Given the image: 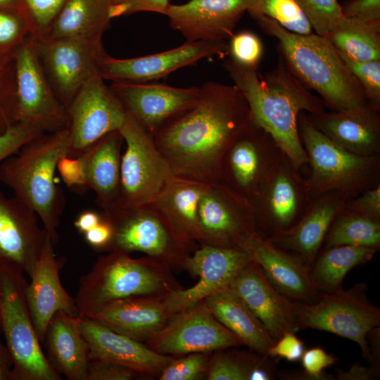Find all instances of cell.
I'll return each instance as SVG.
<instances>
[{
    "label": "cell",
    "instance_id": "37",
    "mask_svg": "<svg viewBox=\"0 0 380 380\" xmlns=\"http://www.w3.org/2000/svg\"><path fill=\"white\" fill-rule=\"evenodd\" d=\"M324 240L325 248L351 245L379 249L380 221L343 210L334 220Z\"/></svg>",
    "mask_w": 380,
    "mask_h": 380
},
{
    "label": "cell",
    "instance_id": "1",
    "mask_svg": "<svg viewBox=\"0 0 380 380\" xmlns=\"http://www.w3.org/2000/svg\"><path fill=\"white\" fill-rule=\"evenodd\" d=\"M251 121L247 102L234 85L207 82L196 102L153 137L175 175L213 184L220 181L224 157Z\"/></svg>",
    "mask_w": 380,
    "mask_h": 380
},
{
    "label": "cell",
    "instance_id": "8",
    "mask_svg": "<svg viewBox=\"0 0 380 380\" xmlns=\"http://www.w3.org/2000/svg\"><path fill=\"white\" fill-rule=\"evenodd\" d=\"M367 291V285L359 283L347 290L319 292L312 303L294 301L300 329L324 331L351 340L370 360L367 337L380 325V309L369 302Z\"/></svg>",
    "mask_w": 380,
    "mask_h": 380
},
{
    "label": "cell",
    "instance_id": "16",
    "mask_svg": "<svg viewBox=\"0 0 380 380\" xmlns=\"http://www.w3.org/2000/svg\"><path fill=\"white\" fill-rule=\"evenodd\" d=\"M227 54L225 41L205 40L186 41L170 50L130 58H115L106 53L100 61L99 73L112 82H153L203 58Z\"/></svg>",
    "mask_w": 380,
    "mask_h": 380
},
{
    "label": "cell",
    "instance_id": "46",
    "mask_svg": "<svg viewBox=\"0 0 380 380\" xmlns=\"http://www.w3.org/2000/svg\"><path fill=\"white\" fill-rule=\"evenodd\" d=\"M42 134L44 133L37 129L21 122H15L0 133V165L25 144Z\"/></svg>",
    "mask_w": 380,
    "mask_h": 380
},
{
    "label": "cell",
    "instance_id": "27",
    "mask_svg": "<svg viewBox=\"0 0 380 380\" xmlns=\"http://www.w3.org/2000/svg\"><path fill=\"white\" fill-rule=\"evenodd\" d=\"M297 224L274 232L267 239L291 251L312 265L335 217L344 210L346 198L336 193L323 194Z\"/></svg>",
    "mask_w": 380,
    "mask_h": 380
},
{
    "label": "cell",
    "instance_id": "58",
    "mask_svg": "<svg viewBox=\"0 0 380 380\" xmlns=\"http://www.w3.org/2000/svg\"><path fill=\"white\" fill-rule=\"evenodd\" d=\"M0 8L17 11L27 17L22 0H0Z\"/></svg>",
    "mask_w": 380,
    "mask_h": 380
},
{
    "label": "cell",
    "instance_id": "29",
    "mask_svg": "<svg viewBox=\"0 0 380 380\" xmlns=\"http://www.w3.org/2000/svg\"><path fill=\"white\" fill-rule=\"evenodd\" d=\"M43 343L53 367L69 380H84L89 350L80 329V317L58 311L47 327Z\"/></svg>",
    "mask_w": 380,
    "mask_h": 380
},
{
    "label": "cell",
    "instance_id": "17",
    "mask_svg": "<svg viewBox=\"0 0 380 380\" xmlns=\"http://www.w3.org/2000/svg\"><path fill=\"white\" fill-rule=\"evenodd\" d=\"M198 217L204 244L239 247L248 236L260 232L250 202L220 181L210 184L203 193Z\"/></svg>",
    "mask_w": 380,
    "mask_h": 380
},
{
    "label": "cell",
    "instance_id": "56",
    "mask_svg": "<svg viewBox=\"0 0 380 380\" xmlns=\"http://www.w3.org/2000/svg\"><path fill=\"white\" fill-rule=\"evenodd\" d=\"M103 218L98 213L92 210H84L81 212L75 220L74 226L82 234L97 225Z\"/></svg>",
    "mask_w": 380,
    "mask_h": 380
},
{
    "label": "cell",
    "instance_id": "48",
    "mask_svg": "<svg viewBox=\"0 0 380 380\" xmlns=\"http://www.w3.org/2000/svg\"><path fill=\"white\" fill-rule=\"evenodd\" d=\"M300 361L303 371L310 380L334 379L333 376L325 374L324 370L334 365L336 362V358L322 348L313 347L305 350Z\"/></svg>",
    "mask_w": 380,
    "mask_h": 380
},
{
    "label": "cell",
    "instance_id": "2",
    "mask_svg": "<svg viewBox=\"0 0 380 380\" xmlns=\"http://www.w3.org/2000/svg\"><path fill=\"white\" fill-rule=\"evenodd\" d=\"M223 66L246 99L252 121L266 132L295 170L309 163L298 134L300 113L316 115L323 102L289 70L281 58L264 77L258 68H246L228 58Z\"/></svg>",
    "mask_w": 380,
    "mask_h": 380
},
{
    "label": "cell",
    "instance_id": "43",
    "mask_svg": "<svg viewBox=\"0 0 380 380\" xmlns=\"http://www.w3.org/2000/svg\"><path fill=\"white\" fill-rule=\"evenodd\" d=\"M227 45L230 59L242 66L258 68L263 46L257 34L250 30L234 32Z\"/></svg>",
    "mask_w": 380,
    "mask_h": 380
},
{
    "label": "cell",
    "instance_id": "45",
    "mask_svg": "<svg viewBox=\"0 0 380 380\" xmlns=\"http://www.w3.org/2000/svg\"><path fill=\"white\" fill-rule=\"evenodd\" d=\"M25 14L34 30L42 35L49 27L67 0H22Z\"/></svg>",
    "mask_w": 380,
    "mask_h": 380
},
{
    "label": "cell",
    "instance_id": "53",
    "mask_svg": "<svg viewBox=\"0 0 380 380\" xmlns=\"http://www.w3.org/2000/svg\"><path fill=\"white\" fill-rule=\"evenodd\" d=\"M343 15L365 21L380 20V0H347L341 6Z\"/></svg>",
    "mask_w": 380,
    "mask_h": 380
},
{
    "label": "cell",
    "instance_id": "5",
    "mask_svg": "<svg viewBox=\"0 0 380 380\" xmlns=\"http://www.w3.org/2000/svg\"><path fill=\"white\" fill-rule=\"evenodd\" d=\"M181 289L159 260L133 258L128 253L110 251L100 256L88 273L81 277L76 298L78 317L87 315L118 299L134 296H161Z\"/></svg>",
    "mask_w": 380,
    "mask_h": 380
},
{
    "label": "cell",
    "instance_id": "24",
    "mask_svg": "<svg viewBox=\"0 0 380 380\" xmlns=\"http://www.w3.org/2000/svg\"><path fill=\"white\" fill-rule=\"evenodd\" d=\"M81 331L87 342L90 359L110 361L140 375L159 376L174 358L158 353L146 344L118 333L88 317H80Z\"/></svg>",
    "mask_w": 380,
    "mask_h": 380
},
{
    "label": "cell",
    "instance_id": "35",
    "mask_svg": "<svg viewBox=\"0 0 380 380\" xmlns=\"http://www.w3.org/2000/svg\"><path fill=\"white\" fill-rule=\"evenodd\" d=\"M338 53L356 61L380 60V20L343 15L325 36Z\"/></svg>",
    "mask_w": 380,
    "mask_h": 380
},
{
    "label": "cell",
    "instance_id": "22",
    "mask_svg": "<svg viewBox=\"0 0 380 380\" xmlns=\"http://www.w3.org/2000/svg\"><path fill=\"white\" fill-rule=\"evenodd\" d=\"M229 288L260 320L274 342L286 332L300 329L294 301L275 289L255 262L244 267Z\"/></svg>",
    "mask_w": 380,
    "mask_h": 380
},
{
    "label": "cell",
    "instance_id": "30",
    "mask_svg": "<svg viewBox=\"0 0 380 380\" xmlns=\"http://www.w3.org/2000/svg\"><path fill=\"white\" fill-rule=\"evenodd\" d=\"M271 137L251 121L230 146L229 164L237 186L253 196L279 161L267 160L264 148Z\"/></svg>",
    "mask_w": 380,
    "mask_h": 380
},
{
    "label": "cell",
    "instance_id": "49",
    "mask_svg": "<svg viewBox=\"0 0 380 380\" xmlns=\"http://www.w3.org/2000/svg\"><path fill=\"white\" fill-rule=\"evenodd\" d=\"M343 210L380 221V185L378 184L356 198L346 201Z\"/></svg>",
    "mask_w": 380,
    "mask_h": 380
},
{
    "label": "cell",
    "instance_id": "28",
    "mask_svg": "<svg viewBox=\"0 0 380 380\" xmlns=\"http://www.w3.org/2000/svg\"><path fill=\"white\" fill-rule=\"evenodd\" d=\"M209 184L174 175L150 204L162 216L176 236L189 246L194 241H203L198 205Z\"/></svg>",
    "mask_w": 380,
    "mask_h": 380
},
{
    "label": "cell",
    "instance_id": "14",
    "mask_svg": "<svg viewBox=\"0 0 380 380\" xmlns=\"http://www.w3.org/2000/svg\"><path fill=\"white\" fill-rule=\"evenodd\" d=\"M251 261V255L240 247L204 244L189 255L182 265L189 274L198 277V282L189 289L172 290L163 296L168 312L172 317L229 288L236 276Z\"/></svg>",
    "mask_w": 380,
    "mask_h": 380
},
{
    "label": "cell",
    "instance_id": "57",
    "mask_svg": "<svg viewBox=\"0 0 380 380\" xmlns=\"http://www.w3.org/2000/svg\"><path fill=\"white\" fill-rule=\"evenodd\" d=\"M13 361L11 354L0 340V380H12Z\"/></svg>",
    "mask_w": 380,
    "mask_h": 380
},
{
    "label": "cell",
    "instance_id": "23",
    "mask_svg": "<svg viewBox=\"0 0 380 380\" xmlns=\"http://www.w3.org/2000/svg\"><path fill=\"white\" fill-rule=\"evenodd\" d=\"M39 220L15 197L0 191V267H15L31 274L47 235Z\"/></svg>",
    "mask_w": 380,
    "mask_h": 380
},
{
    "label": "cell",
    "instance_id": "59",
    "mask_svg": "<svg viewBox=\"0 0 380 380\" xmlns=\"http://www.w3.org/2000/svg\"><path fill=\"white\" fill-rule=\"evenodd\" d=\"M101 2H103L108 8L109 11V15H110V11L120 1V0H100Z\"/></svg>",
    "mask_w": 380,
    "mask_h": 380
},
{
    "label": "cell",
    "instance_id": "50",
    "mask_svg": "<svg viewBox=\"0 0 380 380\" xmlns=\"http://www.w3.org/2000/svg\"><path fill=\"white\" fill-rule=\"evenodd\" d=\"M57 171L68 187L87 186L86 162L83 153L77 157H62L58 163Z\"/></svg>",
    "mask_w": 380,
    "mask_h": 380
},
{
    "label": "cell",
    "instance_id": "10",
    "mask_svg": "<svg viewBox=\"0 0 380 380\" xmlns=\"http://www.w3.org/2000/svg\"><path fill=\"white\" fill-rule=\"evenodd\" d=\"M103 216L113 229L110 251L141 252L167 265H182L189 255V246L174 234L151 205H125L116 203L103 210Z\"/></svg>",
    "mask_w": 380,
    "mask_h": 380
},
{
    "label": "cell",
    "instance_id": "40",
    "mask_svg": "<svg viewBox=\"0 0 380 380\" xmlns=\"http://www.w3.org/2000/svg\"><path fill=\"white\" fill-rule=\"evenodd\" d=\"M33 34L31 23L24 14L0 8V51H17Z\"/></svg>",
    "mask_w": 380,
    "mask_h": 380
},
{
    "label": "cell",
    "instance_id": "31",
    "mask_svg": "<svg viewBox=\"0 0 380 380\" xmlns=\"http://www.w3.org/2000/svg\"><path fill=\"white\" fill-rule=\"evenodd\" d=\"M122 142L120 132L114 131L105 135L83 153L86 162L87 186L95 192L103 210L113 205L119 199Z\"/></svg>",
    "mask_w": 380,
    "mask_h": 380
},
{
    "label": "cell",
    "instance_id": "12",
    "mask_svg": "<svg viewBox=\"0 0 380 380\" xmlns=\"http://www.w3.org/2000/svg\"><path fill=\"white\" fill-rule=\"evenodd\" d=\"M31 41L49 84L67 109L82 86L100 74V61L106 53L101 42L33 35Z\"/></svg>",
    "mask_w": 380,
    "mask_h": 380
},
{
    "label": "cell",
    "instance_id": "52",
    "mask_svg": "<svg viewBox=\"0 0 380 380\" xmlns=\"http://www.w3.org/2000/svg\"><path fill=\"white\" fill-rule=\"evenodd\" d=\"M304 350V344L296 333L286 332L271 346L268 355L293 362L300 360Z\"/></svg>",
    "mask_w": 380,
    "mask_h": 380
},
{
    "label": "cell",
    "instance_id": "44",
    "mask_svg": "<svg viewBox=\"0 0 380 380\" xmlns=\"http://www.w3.org/2000/svg\"><path fill=\"white\" fill-rule=\"evenodd\" d=\"M208 359L205 353H194L173 358L162 370L160 380H195L206 374Z\"/></svg>",
    "mask_w": 380,
    "mask_h": 380
},
{
    "label": "cell",
    "instance_id": "20",
    "mask_svg": "<svg viewBox=\"0 0 380 380\" xmlns=\"http://www.w3.org/2000/svg\"><path fill=\"white\" fill-rule=\"evenodd\" d=\"M252 0H189L182 4H170L166 15L170 27L186 41H225Z\"/></svg>",
    "mask_w": 380,
    "mask_h": 380
},
{
    "label": "cell",
    "instance_id": "21",
    "mask_svg": "<svg viewBox=\"0 0 380 380\" xmlns=\"http://www.w3.org/2000/svg\"><path fill=\"white\" fill-rule=\"evenodd\" d=\"M110 87L125 109L153 134L189 108L200 91L198 87L180 88L154 82H112Z\"/></svg>",
    "mask_w": 380,
    "mask_h": 380
},
{
    "label": "cell",
    "instance_id": "34",
    "mask_svg": "<svg viewBox=\"0 0 380 380\" xmlns=\"http://www.w3.org/2000/svg\"><path fill=\"white\" fill-rule=\"evenodd\" d=\"M254 195L260 198L262 220L273 233L290 227L300 201L297 184L286 167L279 162Z\"/></svg>",
    "mask_w": 380,
    "mask_h": 380
},
{
    "label": "cell",
    "instance_id": "11",
    "mask_svg": "<svg viewBox=\"0 0 380 380\" xmlns=\"http://www.w3.org/2000/svg\"><path fill=\"white\" fill-rule=\"evenodd\" d=\"M15 98L14 122L30 125L42 133L67 128V110L49 84L34 49L31 36L14 56Z\"/></svg>",
    "mask_w": 380,
    "mask_h": 380
},
{
    "label": "cell",
    "instance_id": "26",
    "mask_svg": "<svg viewBox=\"0 0 380 380\" xmlns=\"http://www.w3.org/2000/svg\"><path fill=\"white\" fill-rule=\"evenodd\" d=\"M379 108L371 105L312 115V124L345 150L362 156L378 155Z\"/></svg>",
    "mask_w": 380,
    "mask_h": 380
},
{
    "label": "cell",
    "instance_id": "39",
    "mask_svg": "<svg viewBox=\"0 0 380 380\" xmlns=\"http://www.w3.org/2000/svg\"><path fill=\"white\" fill-rule=\"evenodd\" d=\"M247 12L265 15L291 32L312 33L310 22L294 0H252Z\"/></svg>",
    "mask_w": 380,
    "mask_h": 380
},
{
    "label": "cell",
    "instance_id": "15",
    "mask_svg": "<svg viewBox=\"0 0 380 380\" xmlns=\"http://www.w3.org/2000/svg\"><path fill=\"white\" fill-rule=\"evenodd\" d=\"M146 345L166 355L209 353L243 345L201 301L172 316L167 324L153 333Z\"/></svg>",
    "mask_w": 380,
    "mask_h": 380
},
{
    "label": "cell",
    "instance_id": "32",
    "mask_svg": "<svg viewBox=\"0 0 380 380\" xmlns=\"http://www.w3.org/2000/svg\"><path fill=\"white\" fill-rule=\"evenodd\" d=\"M203 301L243 345L255 353L269 356V350L274 341L260 320L229 288L213 294Z\"/></svg>",
    "mask_w": 380,
    "mask_h": 380
},
{
    "label": "cell",
    "instance_id": "36",
    "mask_svg": "<svg viewBox=\"0 0 380 380\" xmlns=\"http://www.w3.org/2000/svg\"><path fill=\"white\" fill-rule=\"evenodd\" d=\"M379 249L372 247L339 245L325 248L311 266L314 283L319 292L330 293L342 289L347 273L374 257Z\"/></svg>",
    "mask_w": 380,
    "mask_h": 380
},
{
    "label": "cell",
    "instance_id": "41",
    "mask_svg": "<svg viewBox=\"0 0 380 380\" xmlns=\"http://www.w3.org/2000/svg\"><path fill=\"white\" fill-rule=\"evenodd\" d=\"M315 33L326 36L343 16L338 0H294Z\"/></svg>",
    "mask_w": 380,
    "mask_h": 380
},
{
    "label": "cell",
    "instance_id": "55",
    "mask_svg": "<svg viewBox=\"0 0 380 380\" xmlns=\"http://www.w3.org/2000/svg\"><path fill=\"white\" fill-rule=\"evenodd\" d=\"M379 372L372 366L366 367L355 364L346 372L338 370L336 379L338 380H371L379 376Z\"/></svg>",
    "mask_w": 380,
    "mask_h": 380
},
{
    "label": "cell",
    "instance_id": "51",
    "mask_svg": "<svg viewBox=\"0 0 380 380\" xmlns=\"http://www.w3.org/2000/svg\"><path fill=\"white\" fill-rule=\"evenodd\" d=\"M170 0H120L110 11L113 18L140 12H152L165 15Z\"/></svg>",
    "mask_w": 380,
    "mask_h": 380
},
{
    "label": "cell",
    "instance_id": "38",
    "mask_svg": "<svg viewBox=\"0 0 380 380\" xmlns=\"http://www.w3.org/2000/svg\"><path fill=\"white\" fill-rule=\"evenodd\" d=\"M217 350L208 362V380H249L252 370L269 356Z\"/></svg>",
    "mask_w": 380,
    "mask_h": 380
},
{
    "label": "cell",
    "instance_id": "60",
    "mask_svg": "<svg viewBox=\"0 0 380 380\" xmlns=\"http://www.w3.org/2000/svg\"><path fill=\"white\" fill-rule=\"evenodd\" d=\"M1 334H2V330H1V308H0V336Z\"/></svg>",
    "mask_w": 380,
    "mask_h": 380
},
{
    "label": "cell",
    "instance_id": "18",
    "mask_svg": "<svg viewBox=\"0 0 380 380\" xmlns=\"http://www.w3.org/2000/svg\"><path fill=\"white\" fill-rule=\"evenodd\" d=\"M53 242L46 235L39 256L25 286V296L38 338L44 342L46 331L53 315L58 311L78 316L75 300L63 286L59 272L65 257H57Z\"/></svg>",
    "mask_w": 380,
    "mask_h": 380
},
{
    "label": "cell",
    "instance_id": "25",
    "mask_svg": "<svg viewBox=\"0 0 380 380\" xmlns=\"http://www.w3.org/2000/svg\"><path fill=\"white\" fill-rule=\"evenodd\" d=\"M163 296H134L115 300L89 313L86 317L134 340L146 341L172 317Z\"/></svg>",
    "mask_w": 380,
    "mask_h": 380
},
{
    "label": "cell",
    "instance_id": "42",
    "mask_svg": "<svg viewBox=\"0 0 380 380\" xmlns=\"http://www.w3.org/2000/svg\"><path fill=\"white\" fill-rule=\"evenodd\" d=\"M339 54L348 70L359 83L367 101L379 109L380 60L361 61Z\"/></svg>",
    "mask_w": 380,
    "mask_h": 380
},
{
    "label": "cell",
    "instance_id": "33",
    "mask_svg": "<svg viewBox=\"0 0 380 380\" xmlns=\"http://www.w3.org/2000/svg\"><path fill=\"white\" fill-rule=\"evenodd\" d=\"M110 20L108 8L100 0H67L47 30L37 37L101 42Z\"/></svg>",
    "mask_w": 380,
    "mask_h": 380
},
{
    "label": "cell",
    "instance_id": "54",
    "mask_svg": "<svg viewBox=\"0 0 380 380\" xmlns=\"http://www.w3.org/2000/svg\"><path fill=\"white\" fill-rule=\"evenodd\" d=\"M82 235L93 249L108 251L113 240V229L110 222L103 215L102 220Z\"/></svg>",
    "mask_w": 380,
    "mask_h": 380
},
{
    "label": "cell",
    "instance_id": "9",
    "mask_svg": "<svg viewBox=\"0 0 380 380\" xmlns=\"http://www.w3.org/2000/svg\"><path fill=\"white\" fill-rule=\"evenodd\" d=\"M118 131L126 147L121 156L120 196L116 203L150 205L175 175L158 149L153 134L127 110Z\"/></svg>",
    "mask_w": 380,
    "mask_h": 380
},
{
    "label": "cell",
    "instance_id": "13",
    "mask_svg": "<svg viewBox=\"0 0 380 380\" xmlns=\"http://www.w3.org/2000/svg\"><path fill=\"white\" fill-rule=\"evenodd\" d=\"M100 74L91 77L68 107L70 157L82 155L107 134L122 125L127 110Z\"/></svg>",
    "mask_w": 380,
    "mask_h": 380
},
{
    "label": "cell",
    "instance_id": "4",
    "mask_svg": "<svg viewBox=\"0 0 380 380\" xmlns=\"http://www.w3.org/2000/svg\"><path fill=\"white\" fill-rule=\"evenodd\" d=\"M69 150L67 127L37 136L0 165V182L36 213L54 244L59 241L58 228L65 202L55 175L59 160L68 156Z\"/></svg>",
    "mask_w": 380,
    "mask_h": 380
},
{
    "label": "cell",
    "instance_id": "7",
    "mask_svg": "<svg viewBox=\"0 0 380 380\" xmlns=\"http://www.w3.org/2000/svg\"><path fill=\"white\" fill-rule=\"evenodd\" d=\"M26 284L22 270L0 267L1 330L13 361L12 380H61L40 346L25 296Z\"/></svg>",
    "mask_w": 380,
    "mask_h": 380
},
{
    "label": "cell",
    "instance_id": "6",
    "mask_svg": "<svg viewBox=\"0 0 380 380\" xmlns=\"http://www.w3.org/2000/svg\"><path fill=\"white\" fill-rule=\"evenodd\" d=\"M300 135L312 172L304 189L310 198L336 193L346 198L377 184L379 156H362L339 146L300 116ZM376 186V185H375Z\"/></svg>",
    "mask_w": 380,
    "mask_h": 380
},
{
    "label": "cell",
    "instance_id": "19",
    "mask_svg": "<svg viewBox=\"0 0 380 380\" xmlns=\"http://www.w3.org/2000/svg\"><path fill=\"white\" fill-rule=\"evenodd\" d=\"M260 265L264 274L281 294L291 300L315 303L319 298L311 265L296 254L273 244L261 233L246 239L239 246Z\"/></svg>",
    "mask_w": 380,
    "mask_h": 380
},
{
    "label": "cell",
    "instance_id": "47",
    "mask_svg": "<svg viewBox=\"0 0 380 380\" xmlns=\"http://www.w3.org/2000/svg\"><path fill=\"white\" fill-rule=\"evenodd\" d=\"M140 375L121 365L101 359H90L84 380H131Z\"/></svg>",
    "mask_w": 380,
    "mask_h": 380
},
{
    "label": "cell",
    "instance_id": "3",
    "mask_svg": "<svg viewBox=\"0 0 380 380\" xmlns=\"http://www.w3.org/2000/svg\"><path fill=\"white\" fill-rule=\"evenodd\" d=\"M250 15L264 32L277 39L287 67L308 89L316 91L328 106L343 110L372 106L325 36L296 34L265 15Z\"/></svg>",
    "mask_w": 380,
    "mask_h": 380
}]
</instances>
